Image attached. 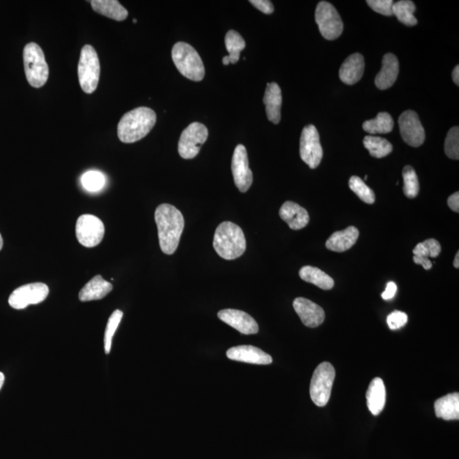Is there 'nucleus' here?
Instances as JSON below:
<instances>
[{"instance_id":"1","label":"nucleus","mask_w":459,"mask_h":459,"mask_svg":"<svg viewBox=\"0 0 459 459\" xmlns=\"http://www.w3.org/2000/svg\"><path fill=\"white\" fill-rule=\"evenodd\" d=\"M155 222L158 231L159 245L162 252L172 256L179 246L183 233L185 219L183 215L176 207L162 203L155 211Z\"/></svg>"},{"instance_id":"2","label":"nucleus","mask_w":459,"mask_h":459,"mask_svg":"<svg viewBox=\"0 0 459 459\" xmlns=\"http://www.w3.org/2000/svg\"><path fill=\"white\" fill-rule=\"evenodd\" d=\"M157 122L153 109L142 107L125 113L117 125V136L124 143H134L146 137Z\"/></svg>"},{"instance_id":"3","label":"nucleus","mask_w":459,"mask_h":459,"mask_svg":"<svg viewBox=\"0 0 459 459\" xmlns=\"http://www.w3.org/2000/svg\"><path fill=\"white\" fill-rule=\"evenodd\" d=\"M213 244L219 256L227 260L241 257L247 247L244 231L237 224L230 222L219 224L215 231Z\"/></svg>"},{"instance_id":"4","label":"nucleus","mask_w":459,"mask_h":459,"mask_svg":"<svg viewBox=\"0 0 459 459\" xmlns=\"http://www.w3.org/2000/svg\"><path fill=\"white\" fill-rule=\"evenodd\" d=\"M172 60L184 77L196 82L203 81L206 68L199 53L192 45L178 42L172 49Z\"/></svg>"},{"instance_id":"5","label":"nucleus","mask_w":459,"mask_h":459,"mask_svg":"<svg viewBox=\"0 0 459 459\" xmlns=\"http://www.w3.org/2000/svg\"><path fill=\"white\" fill-rule=\"evenodd\" d=\"M25 74L29 85L41 88L49 78V66L44 51L36 43L26 45L24 51Z\"/></svg>"},{"instance_id":"6","label":"nucleus","mask_w":459,"mask_h":459,"mask_svg":"<svg viewBox=\"0 0 459 459\" xmlns=\"http://www.w3.org/2000/svg\"><path fill=\"white\" fill-rule=\"evenodd\" d=\"M101 66L97 52L92 45L85 44L81 49L78 66L79 83L83 92L92 94L100 81Z\"/></svg>"},{"instance_id":"7","label":"nucleus","mask_w":459,"mask_h":459,"mask_svg":"<svg viewBox=\"0 0 459 459\" xmlns=\"http://www.w3.org/2000/svg\"><path fill=\"white\" fill-rule=\"evenodd\" d=\"M335 369L331 363L322 362L315 370L310 382V394L317 407H324L331 397Z\"/></svg>"},{"instance_id":"8","label":"nucleus","mask_w":459,"mask_h":459,"mask_svg":"<svg viewBox=\"0 0 459 459\" xmlns=\"http://www.w3.org/2000/svg\"><path fill=\"white\" fill-rule=\"evenodd\" d=\"M315 17L320 33L326 40H336L342 34V19L332 3L326 1L318 3Z\"/></svg>"},{"instance_id":"9","label":"nucleus","mask_w":459,"mask_h":459,"mask_svg":"<svg viewBox=\"0 0 459 459\" xmlns=\"http://www.w3.org/2000/svg\"><path fill=\"white\" fill-rule=\"evenodd\" d=\"M208 136V131L206 125L200 123H192L182 132L178 151L180 156L184 159H192L199 155L201 146L206 143Z\"/></svg>"},{"instance_id":"10","label":"nucleus","mask_w":459,"mask_h":459,"mask_svg":"<svg viewBox=\"0 0 459 459\" xmlns=\"http://www.w3.org/2000/svg\"><path fill=\"white\" fill-rule=\"evenodd\" d=\"M105 235L103 222L97 216L83 215L76 223V237L79 244L86 248L100 244Z\"/></svg>"},{"instance_id":"11","label":"nucleus","mask_w":459,"mask_h":459,"mask_svg":"<svg viewBox=\"0 0 459 459\" xmlns=\"http://www.w3.org/2000/svg\"><path fill=\"white\" fill-rule=\"evenodd\" d=\"M299 154L303 162L310 169H316L321 164L324 151L320 142V135L314 125H307L303 128Z\"/></svg>"},{"instance_id":"12","label":"nucleus","mask_w":459,"mask_h":459,"mask_svg":"<svg viewBox=\"0 0 459 459\" xmlns=\"http://www.w3.org/2000/svg\"><path fill=\"white\" fill-rule=\"evenodd\" d=\"M49 293V287L43 283L26 284L13 291L10 295L9 303L14 309H25L30 305L44 301Z\"/></svg>"},{"instance_id":"13","label":"nucleus","mask_w":459,"mask_h":459,"mask_svg":"<svg viewBox=\"0 0 459 459\" xmlns=\"http://www.w3.org/2000/svg\"><path fill=\"white\" fill-rule=\"evenodd\" d=\"M235 185L241 192H246L253 183V173L249 168L248 153L244 145H237L235 148L233 160H231Z\"/></svg>"},{"instance_id":"14","label":"nucleus","mask_w":459,"mask_h":459,"mask_svg":"<svg viewBox=\"0 0 459 459\" xmlns=\"http://www.w3.org/2000/svg\"><path fill=\"white\" fill-rule=\"evenodd\" d=\"M401 135L404 142L412 147H419L426 140V132L417 112L408 110L399 117Z\"/></svg>"},{"instance_id":"15","label":"nucleus","mask_w":459,"mask_h":459,"mask_svg":"<svg viewBox=\"0 0 459 459\" xmlns=\"http://www.w3.org/2000/svg\"><path fill=\"white\" fill-rule=\"evenodd\" d=\"M218 317L225 324L237 330L242 335H256L259 332V325L248 313L239 310L225 309L219 310Z\"/></svg>"},{"instance_id":"16","label":"nucleus","mask_w":459,"mask_h":459,"mask_svg":"<svg viewBox=\"0 0 459 459\" xmlns=\"http://www.w3.org/2000/svg\"><path fill=\"white\" fill-rule=\"evenodd\" d=\"M296 313L301 318L303 324L308 328H317L325 320L324 309L316 303L306 298H296L293 303Z\"/></svg>"},{"instance_id":"17","label":"nucleus","mask_w":459,"mask_h":459,"mask_svg":"<svg viewBox=\"0 0 459 459\" xmlns=\"http://www.w3.org/2000/svg\"><path fill=\"white\" fill-rule=\"evenodd\" d=\"M227 358L233 361L246 363L268 365L272 362V358L267 353L252 345H239L227 351Z\"/></svg>"},{"instance_id":"18","label":"nucleus","mask_w":459,"mask_h":459,"mask_svg":"<svg viewBox=\"0 0 459 459\" xmlns=\"http://www.w3.org/2000/svg\"><path fill=\"white\" fill-rule=\"evenodd\" d=\"M279 215L292 230H301L308 225L310 222V216L306 208L291 201L283 204Z\"/></svg>"},{"instance_id":"19","label":"nucleus","mask_w":459,"mask_h":459,"mask_svg":"<svg viewBox=\"0 0 459 459\" xmlns=\"http://www.w3.org/2000/svg\"><path fill=\"white\" fill-rule=\"evenodd\" d=\"M365 69L363 56L355 53L345 59L340 67V78L345 85H353L362 78Z\"/></svg>"},{"instance_id":"20","label":"nucleus","mask_w":459,"mask_h":459,"mask_svg":"<svg viewBox=\"0 0 459 459\" xmlns=\"http://www.w3.org/2000/svg\"><path fill=\"white\" fill-rule=\"evenodd\" d=\"M399 74V62L396 56L388 53L382 60V68L375 78V85L379 90L390 88Z\"/></svg>"},{"instance_id":"21","label":"nucleus","mask_w":459,"mask_h":459,"mask_svg":"<svg viewBox=\"0 0 459 459\" xmlns=\"http://www.w3.org/2000/svg\"><path fill=\"white\" fill-rule=\"evenodd\" d=\"M268 120L278 124L281 121V108H282V90L278 83H267L263 99Z\"/></svg>"},{"instance_id":"22","label":"nucleus","mask_w":459,"mask_h":459,"mask_svg":"<svg viewBox=\"0 0 459 459\" xmlns=\"http://www.w3.org/2000/svg\"><path fill=\"white\" fill-rule=\"evenodd\" d=\"M358 237V229L354 226H349L347 229L333 233L326 242V247L331 251L342 253L351 249Z\"/></svg>"},{"instance_id":"23","label":"nucleus","mask_w":459,"mask_h":459,"mask_svg":"<svg viewBox=\"0 0 459 459\" xmlns=\"http://www.w3.org/2000/svg\"><path fill=\"white\" fill-rule=\"evenodd\" d=\"M112 283L107 282L102 276L97 275L79 292L78 298L82 302L99 301L106 297L112 290Z\"/></svg>"},{"instance_id":"24","label":"nucleus","mask_w":459,"mask_h":459,"mask_svg":"<svg viewBox=\"0 0 459 459\" xmlns=\"http://www.w3.org/2000/svg\"><path fill=\"white\" fill-rule=\"evenodd\" d=\"M367 405L372 415L377 416L383 411L386 401V390L381 378H375L367 389Z\"/></svg>"},{"instance_id":"25","label":"nucleus","mask_w":459,"mask_h":459,"mask_svg":"<svg viewBox=\"0 0 459 459\" xmlns=\"http://www.w3.org/2000/svg\"><path fill=\"white\" fill-rule=\"evenodd\" d=\"M435 412L437 418L444 420L459 419V394L451 393L435 402Z\"/></svg>"},{"instance_id":"26","label":"nucleus","mask_w":459,"mask_h":459,"mask_svg":"<svg viewBox=\"0 0 459 459\" xmlns=\"http://www.w3.org/2000/svg\"><path fill=\"white\" fill-rule=\"evenodd\" d=\"M91 6L96 12L117 22L128 17V10L117 0H93Z\"/></svg>"},{"instance_id":"27","label":"nucleus","mask_w":459,"mask_h":459,"mask_svg":"<svg viewBox=\"0 0 459 459\" xmlns=\"http://www.w3.org/2000/svg\"><path fill=\"white\" fill-rule=\"evenodd\" d=\"M299 274L305 282L314 284L324 290H332L335 286V281L331 276L317 267L306 265L299 270Z\"/></svg>"},{"instance_id":"28","label":"nucleus","mask_w":459,"mask_h":459,"mask_svg":"<svg viewBox=\"0 0 459 459\" xmlns=\"http://www.w3.org/2000/svg\"><path fill=\"white\" fill-rule=\"evenodd\" d=\"M363 130L369 134H387L392 132L394 128L392 117L388 112H379L374 119L364 122Z\"/></svg>"},{"instance_id":"29","label":"nucleus","mask_w":459,"mask_h":459,"mask_svg":"<svg viewBox=\"0 0 459 459\" xmlns=\"http://www.w3.org/2000/svg\"><path fill=\"white\" fill-rule=\"evenodd\" d=\"M416 6L410 0H401L394 3L392 7L393 15L406 26H413L418 24L415 17Z\"/></svg>"},{"instance_id":"30","label":"nucleus","mask_w":459,"mask_h":459,"mask_svg":"<svg viewBox=\"0 0 459 459\" xmlns=\"http://www.w3.org/2000/svg\"><path fill=\"white\" fill-rule=\"evenodd\" d=\"M364 147L369 151L372 157L382 158L392 153L393 146L386 139L378 136L367 135L363 140Z\"/></svg>"},{"instance_id":"31","label":"nucleus","mask_w":459,"mask_h":459,"mask_svg":"<svg viewBox=\"0 0 459 459\" xmlns=\"http://www.w3.org/2000/svg\"><path fill=\"white\" fill-rule=\"evenodd\" d=\"M225 44L227 51L229 53L228 58L230 63H237L240 58L241 51H244L246 43L240 34L234 30H230L226 33Z\"/></svg>"},{"instance_id":"32","label":"nucleus","mask_w":459,"mask_h":459,"mask_svg":"<svg viewBox=\"0 0 459 459\" xmlns=\"http://www.w3.org/2000/svg\"><path fill=\"white\" fill-rule=\"evenodd\" d=\"M404 185L403 192L408 199H415L419 192V182L415 170L412 166H406L402 172Z\"/></svg>"},{"instance_id":"33","label":"nucleus","mask_w":459,"mask_h":459,"mask_svg":"<svg viewBox=\"0 0 459 459\" xmlns=\"http://www.w3.org/2000/svg\"><path fill=\"white\" fill-rule=\"evenodd\" d=\"M349 185L351 191L356 193L360 199L367 204H373L375 202V194L369 187L365 184V182L358 176H352L349 181Z\"/></svg>"},{"instance_id":"34","label":"nucleus","mask_w":459,"mask_h":459,"mask_svg":"<svg viewBox=\"0 0 459 459\" xmlns=\"http://www.w3.org/2000/svg\"><path fill=\"white\" fill-rule=\"evenodd\" d=\"M442 247L440 242L435 239H428L423 242H419L417 244L415 249L412 250L413 254L417 257L426 258H436L441 253Z\"/></svg>"},{"instance_id":"35","label":"nucleus","mask_w":459,"mask_h":459,"mask_svg":"<svg viewBox=\"0 0 459 459\" xmlns=\"http://www.w3.org/2000/svg\"><path fill=\"white\" fill-rule=\"evenodd\" d=\"M123 312L120 310H116L115 312L109 317L107 328H106L104 337V347L106 354H109L111 351L112 337L115 335L117 328L123 318Z\"/></svg>"},{"instance_id":"36","label":"nucleus","mask_w":459,"mask_h":459,"mask_svg":"<svg viewBox=\"0 0 459 459\" xmlns=\"http://www.w3.org/2000/svg\"><path fill=\"white\" fill-rule=\"evenodd\" d=\"M445 153L447 156L454 160L459 158V128L455 126L447 133L445 142Z\"/></svg>"},{"instance_id":"37","label":"nucleus","mask_w":459,"mask_h":459,"mask_svg":"<svg viewBox=\"0 0 459 459\" xmlns=\"http://www.w3.org/2000/svg\"><path fill=\"white\" fill-rule=\"evenodd\" d=\"M106 179L103 174L98 172H89L82 176V184L87 191L98 192L103 188Z\"/></svg>"},{"instance_id":"38","label":"nucleus","mask_w":459,"mask_h":459,"mask_svg":"<svg viewBox=\"0 0 459 459\" xmlns=\"http://www.w3.org/2000/svg\"><path fill=\"white\" fill-rule=\"evenodd\" d=\"M367 3L375 12L384 15L386 17H390L393 15L394 2L392 0H369Z\"/></svg>"},{"instance_id":"39","label":"nucleus","mask_w":459,"mask_h":459,"mask_svg":"<svg viewBox=\"0 0 459 459\" xmlns=\"http://www.w3.org/2000/svg\"><path fill=\"white\" fill-rule=\"evenodd\" d=\"M408 321V315L402 312H398V310H394L387 317V324L392 330H397L404 327Z\"/></svg>"},{"instance_id":"40","label":"nucleus","mask_w":459,"mask_h":459,"mask_svg":"<svg viewBox=\"0 0 459 459\" xmlns=\"http://www.w3.org/2000/svg\"><path fill=\"white\" fill-rule=\"evenodd\" d=\"M249 2L250 3H252L256 8L260 10L261 12L267 15L274 12V6H273L272 3L269 1V0H251V1Z\"/></svg>"},{"instance_id":"41","label":"nucleus","mask_w":459,"mask_h":459,"mask_svg":"<svg viewBox=\"0 0 459 459\" xmlns=\"http://www.w3.org/2000/svg\"><path fill=\"white\" fill-rule=\"evenodd\" d=\"M397 287L396 283L390 282L387 284L384 293L382 294V298L384 299L385 301H389V299L394 298V296L397 294Z\"/></svg>"},{"instance_id":"42","label":"nucleus","mask_w":459,"mask_h":459,"mask_svg":"<svg viewBox=\"0 0 459 459\" xmlns=\"http://www.w3.org/2000/svg\"><path fill=\"white\" fill-rule=\"evenodd\" d=\"M447 204L451 210L458 213L459 212V192H455L447 199Z\"/></svg>"},{"instance_id":"43","label":"nucleus","mask_w":459,"mask_h":459,"mask_svg":"<svg viewBox=\"0 0 459 459\" xmlns=\"http://www.w3.org/2000/svg\"><path fill=\"white\" fill-rule=\"evenodd\" d=\"M413 261L416 265H422L424 270H430L432 267V262L430 259H426V258L413 256Z\"/></svg>"},{"instance_id":"44","label":"nucleus","mask_w":459,"mask_h":459,"mask_svg":"<svg viewBox=\"0 0 459 459\" xmlns=\"http://www.w3.org/2000/svg\"><path fill=\"white\" fill-rule=\"evenodd\" d=\"M453 82L456 83L457 85H459V67L456 66L454 67L453 72Z\"/></svg>"},{"instance_id":"45","label":"nucleus","mask_w":459,"mask_h":459,"mask_svg":"<svg viewBox=\"0 0 459 459\" xmlns=\"http://www.w3.org/2000/svg\"><path fill=\"white\" fill-rule=\"evenodd\" d=\"M453 265L455 268H459V253L458 252L456 256L453 261Z\"/></svg>"},{"instance_id":"46","label":"nucleus","mask_w":459,"mask_h":459,"mask_svg":"<svg viewBox=\"0 0 459 459\" xmlns=\"http://www.w3.org/2000/svg\"><path fill=\"white\" fill-rule=\"evenodd\" d=\"M3 383H5V375L0 372V390H1Z\"/></svg>"},{"instance_id":"47","label":"nucleus","mask_w":459,"mask_h":459,"mask_svg":"<svg viewBox=\"0 0 459 459\" xmlns=\"http://www.w3.org/2000/svg\"><path fill=\"white\" fill-rule=\"evenodd\" d=\"M222 62H223L224 65H225V66L229 65L230 60H229V58H228V56H225V58H224L222 59Z\"/></svg>"},{"instance_id":"48","label":"nucleus","mask_w":459,"mask_h":459,"mask_svg":"<svg viewBox=\"0 0 459 459\" xmlns=\"http://www.w3.org/2000/svg\"><path fill=\"white\" fill-rule=\"evenodd\" d=\"M3 246V240L1 234H0V250L2 249Z\"/></svg>"},{"instance_id":"49","label":"nucleus","mask_w":459,"mask_h":459,"mask_svg":"<svg viewBox=\"0 0 459 459\" xmlns=\"http://www.w3.org/2000/svg\"><path fill=\"white\" fill-rule=\"evenodd\" d=\"M133 22H134L135 24H136V22H137V21H136L135 19H134V20H133Z\"/></svg>"}]
</instances>
